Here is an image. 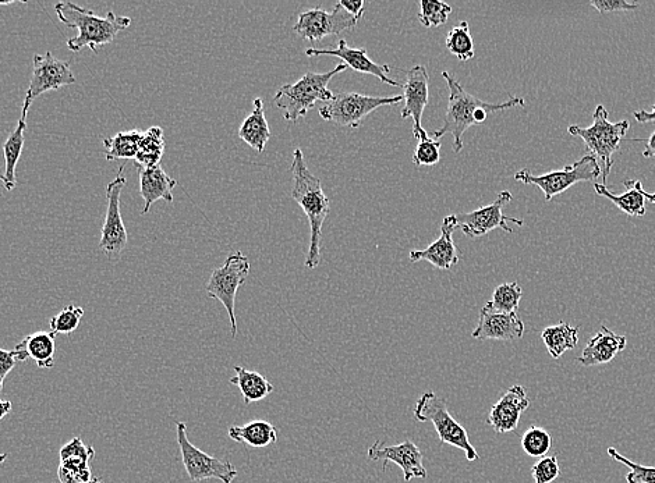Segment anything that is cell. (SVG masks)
I'll use <instances>...</instances> for the list:
<instances>
[{"mask_svg":"<svg viewBox=\"0 0 655 483\" xmlns=\"http://www.w3.org/2000/svg\"><path fill=\"white\" fill-rule=\"evenodd\" d=\"M442 77L449 88L448 109H446L444 126L435 130L433 136L434 140H439L446 134H451L455 154L462 152L463 136L466 131L472 126L483 124L490 113L504 112V110L516 108V106H522V108L524 106V99L519 97H512L504 104H488L483 99L469 94L455 76L448 71H442Z\"/></svg>","mask_w":655,"mask_h":483,"instance_id":"cell-1","label":"cell"},{"mask_svg":"<svg viewBox=\"0 0 655 483\" xmlns=\"http://www.w3.org/2000/svg\"><path fill=\"white\" fill-rule=\"evenodd\" d=\"M292 172V198L303 208L311 229L310 248L304 265L315 269L321 262L322 226L329 215V201L322 190L321 180L308 170L302 149H295Z\"/></svg>","mask_w":655,"mask_h":483,"instance_id":"cell-2","label":"cell"},{"mask_svg":"<svg viewBox=\"0 0 655 483\" xmlns=\"http://www.w3.org/2000/svg\"><path fill=\"white\" fill-rule=\"evenodd\" d=\"M55 13L60 23L79 31L76 37L67 41V48L72 52L90 48L92 52L98 53L99 48L111 44L120 31H125L131 24L130 17L116 16L112 10L101 17L72 2L56 3Z\"/></svg>","mask_w":655,"mask_h":483,"instance_id":"cell-3","label":"cell"},{"mask_svg":"<svg viewBox=\"0 0 655 483\" xmlns=\"http://www.w3.org/2000/svg\"><path fill=\"white\" fill-rule=\"evenodd\" d=\"M348 69L345 63L338 65L328 73L304 74L295 84L283 85L281 90L276 92L275 105L282 110L283 117L288 122L296 123L300 117H304L315 108L317 102H329L334 98V92L329 90L328 84L332 78L338 76Z\"/></svg>","mask_w":655,"mask_h":483,"instance_id":"cell-4","label":"cell"},{"mask_svg":"<svg viewBox=\"0 0 655 483\" xmlns=\"http://www.w3.org/2000/svg\"><path fill=\"white\" fill-rule=\"evenodd\" d=\"M629 127L628 120L611 123L608 119V110L605 106L598 105L594 110L593 124L590 127L583 129L579 126H570L568 129L570 136L582 138L589 155L597 159L604 186H607L608 176L614 165L612 156L621 151V142L628 133Z\"/></svg>","mask_w":655,"mask_h":483,"instance_id":"cell-5","label":"cell"},{"mask_svg":"<svg viewBox=\"0 0 655 483\" xmlns=\"http://www.w3.org/2000/svg\"><path fill=\"white\" fill-rule=\"evenodd\" d=\"M414 419L419 422H431L437 431L442 445H451L465 451L469 461L479 460V453L470 442L466 429L449 413L448 404L439 399L434 392L424 393L414 407Z\"/></svg>","mask_w":655,"mask_h":483,"instance_id":"cell-6","label":"cell"},{"mask_svg":"<svg viewBox=\"0 0 655 483\" xmlns=\"http://www.w3.org/2000/svg\"><path fill=\"white\" fill-rule=\"evenodd\" d=\"M403 102V95L396 97H368L357 92H341L318 109L325 122L342 127L357 129L364 119L382 106L398 105Z\"/></svg>","mask_w":655,"mask_h":483,"instance_id":"cell-7","label":"cell"},{"mask_svg":"<svg viewBox=\"0 0 655 483\" xmlns=\"http://www.w3.org/2000/svg\"><path fill=\"white\" fill-rule=\"evenodd\" d=\"M601 176L597 159L587 154L580 161L565 166L562 170H554L543 176H534L530 170L523 169L515 174V180L523 184H533L544 193L545 201H551L557 195L565 193L570 187L583 181H594Z\"/></svg>","mask_w":655,"mask_h":483,"instance_id":"cell-8","label":"cell"},{"mask_svg":"<svg viewBox=\"0 0 655 483\" xmlns=\"http://www.w3.org/2000/svg\"><path fill=\"white\" fill-rule=\"evenodd\" d=\"M249 275V258L243 252H235V254L226 258L225 264L221 268H217L212 272L207 289H205L208 297L221 301L225 310L228 311L233 339L237 336L236 294Z\"/></svg>","mask_w":655,"mask_h":483,"instance_id":"cell-9","label":"cell"},{"mask_svg":"<svg viewBox=\"0 0 655 483\" xmlns=\"http://www.w3.org/2000/svg\"><path fill=\"white\" fill-rule=\"evenodd\" d=\"M176 435L184 470L189 475L190 481H205V479H219L222 483L235 481L239 475L235 465L197 449L187 438V426L184 422H177Z\"/></svg>","mask_w":655,"mask_h":483,"instance_id":"cell-10","label":"cell"},{"mask_svg":"<svg viewBox=\"0 0 655 483\" xmlns=\"http://www.w3.org/2000/svg\"><path fill=\"white\" fill-rule=\"evenodd\" d=\"M125 168H120L115 179L106 186V215L104 226L101 230V241L99 250L104 252L109 259L120 257L127 245V230L123 223L122 212H120V198L123 188L126 187Z\"/></svg>","mask_w":655,"mask_h":483,"instance_id":"cell-11","label":"cell"},{"mask_svg":"<svg viewBox=\"0 0 655 483\" xmlns=\"http://www.w3.org/2000/svg\"><path fill=\"white\" fill-rule=\"evenodd\" d=\"M34 69L26 98H24L21 116H28V110L33 102L41 95L49 91H58L62 87L76 83L70 63L65 60L56 59L52 52L45 55H35L33 59Z\"/></svg>","mask_w":655,"mask_h":483,"instance_id":"cell-12","label":"cell"},{"mask_svg":"<svg viewBox=\"0 0 655 483\" xmlns=\"http://www.w3.org/2000/svg\"><path fill=\"white\" fill-rule=\"evenodd\" d=\"M512 198V194L509 191H502L498 195L497 200L492 202L491 205L476 209L473 212L455 215L456 225L470 239L483 237L495 229H502L505 233L512 234L513 230L509 227L508 223H515L516 226L520 227L524 225L522 219L509 218V216H505L504 212H502L504 211L505 205H508L512 201Z\"/></svg>","mask_w":655,"mask_h":483,"instance_id":"cell-13","label":"cell"},{"mask_svg":"<svg viewBox=\"0 0 655 483\" xmlns=\"http://www.w3.org/2000/svg\"><path fill=\"white\" fill-rule=\"evenodd\" d=\"M359 19L350 16L339 3H336L332 12L324 9L304 10L297 17V23L293 30L300 38L307 41H322L331 35L342 34L343 31L356 27Z\"/></svg>","mask_w":655,"mask_h":483,"instance_id":"cell-14","label":"cell"},{"mask_svg":"<svg viewBox=\"0 0 655 483\" xmlns=\"http://www.w3.org/2000/svg\"><path fill=\"white\" fill-rule=\"evenodd\" d=\"M406 81L403 84L402 90L405 91L403 94V106L402 119H407V117H412L413 119V136L416 140L424 141L428 138V133L421 126V119H423L424 109L428 105V83H430V77H428V71L424 66H414L412 69L405 71Z\"/></svg>","mask_w":655,"mask_h":483,"instance_id":"cell-15","label":"cell"},{"mask_svg":"<svg viewBox=\"0 0 655 483\" xmlns=\"http://www.w3.org/2000/svg\"><path fill=\"white\" fill-rule=\"evenodd\" d=\"M368 458L373 461H384V470H387L389 463H395L403 471V479L410 482L412 479H426L427 470L424 467V456L416 443L412 440H405L396 446H387L381 442H375L368 449Z\"/></svg>","mask_w":655,"mask_h":483,"instance_id":"cell-16","label":"cell"},{"mask_svg":"<svg viewBox=\"0 0 655 483\" xmlns=\"http://www.w3.org/2000/svg\"><path fill=\"white\" fill-rule=\"evenodd\" d=\"M322 55L335 56V58L342 59L343 63L354 71H359L361 74H370V76L377 77L381 83L392 85V87L403 88V84H400L399 81L388 77V74L392 71L391 66L377 65L368 58L367 49L350 48L345 39H339L336 49H306L308 58Z\"/></svg>","mask_w":655,"mask_h":483,"instance_id":"cell-17","label":"cell"},{"mask_svg":"<svg viewBox=\"0 0 655 483\" xmlns=\"http://www.w3.org/2000/svg\"><path fill=\"white\" fill-rule=\"evenodd\" d=\"M524 335V323L516 312L504 314L492 310L485 304L480 311L479 325L472 336L477 340H499V342H516Z\"/></svg>","mask_w":655,"mask_h":483,"instance_id":"cell-18","label":"cell"},{"mask_svg":"<svg viewBox=\"0 0 655 483\" xmlns=\"http://www.w3.org/2000/svg\"><path fill=\"white\" fill-rule=\"evenodd\" d=\"M458 229L455 215L446 216L441 226V236L433 244L428 245L426 250L410 251V261H427L435 268L448 271L460 261V252L453 243V232Z\"/></svg>","mask_w":655,"mask_h":483,"instance_id":"cell-19","label":"cell"},{"mask_svg":"<svg viewBox=\"0 0 655 483\" xmlns=\"http://www.w3.org/2000/svg\"><path fill=\"white\" fill-rule=\"evenodd\" d=\"M530 407V399L523 386L515 385L492 406L487 424L499 435L515 431L520 417Z\"/></svg>","mask_w":655,"mask_h":483,"instance_id":"cell-20","label":"cell"},{"mask_svg":"<svg viewBox=\"0 0 655 483\" xmlns=\"http://www.w3.org/2000/svg\"><path fill=\"white\" fill-rule=\"evenodd\" d=\"M95 457V450L86 446L83 440L74 438L60 450V467L58 471L62 483H86L91 481L90 463Z\"/></svg>","mask_w":655,"mask_h":483,"instance_id":"cell-21","label":"cell"},{"mask_svg":"<svg viewBox=\"0 0 655 483\" xmlns=\"http://www.w3.org/2000/svg\"><path fill=\"white\" fill-rule=\"evenodd\" d=\"M626 344H628V339L625 336L616 335L607 326H601L600 332L591 337L589 343L583 348L577 362L587 368L608 364L614 360L616 355L625 350Z\"/></svg>","mask_w":655,"mask_h":483,"instance_id":"cell-22","label":"cell"},{"mask_svg":"<svg viewBox=\"0 0 655 483\" xmlns=\"http://www.w3.org/2000/svg\"><path fill=\"white\" fill-rule=\"evenodd\" d=\"M138 176H140V194L145 204L143 215L150 212L152 205L157 201L162 200L172 204L173 188L177 186V181L172 179L161 165L154 168H140Z\"/></svg>","mask_w":655,"mask_h":483,"instance_id":"cell-23","label":"cell"},{"mask_svg":"<svg viewBox=\"0 0 655 483\" xmlns=\"http://www.w3.org/2000/svg\"><path fill=\"white\" fill-rule=\"evenodd\" d=\"M55 336L53 332L31 333L14 348L17 361L24 362L31 358L38 368H52L55 365Z\"/></svg>","mask_w":655,"mask_h":483,"instance_id":"cell-24","label":"cell"},{"mask_svg":"<svg viewBox=\"0 0 655 483\" xmlns=\"http://www.w3.org/2000/svg\"><path fill=\"white\" fill-rule=\"evenodd\" d=\"M623 186L626 187V193L622 195L612 194L604 184H594V190L601 197L608 198L612 204H615L626 215L642 218V216L646 215L647 201L644 198L642 183L639 180H626L623 181Z\"/></svg>","mask_w":655,"mask_h":483,"instance_id":"cell-25","label":"cell"},{"mask_svg":"<svg viewBox=\"0 0 655 483\" xmlns=\"http://www.w3.org/2000/svg\"><path fill=\"white\" fill-rule=\"evenodd\" d=\"M27 117L21 116L19 123L13 133L9 134L3 144V155H5V173L0 176L6 191H13L17 186L16 168L21 158V152L26 140Z\"/></svg>","mask_w":655,"mask_h":483,"instance_id":"cell-26","label":"cell"},{"mask_svg":"<svg viewBox=\"0 0 655 483\" xmlns=\"http://www.w3.org/2000/svg\"><path fill=\"white\" fill-rule=\"evenodd\" d=\"M239 137L260 154L264 152L265 145L271 138V130H269L264 102L261 98L254 99L253 113L240 126Z\"/></svg>","mask_w":655,"mask_h":483,"instance_id":"cell-27","label":"cell"},{"mask_svg":"<svg viewBox=\"0 0 655 483\" xmlns=\"http://www.w3.org/2000/svg\"><path fill=\"white\" fill-rule=\"evenodd\" d=\"M228 435L235 442L246 443L253 449H265V447L275 445L278 440V431L267 421H253L243 426H230Z\"/></svg>","mask_w":655,"mask_h":483,"instance_id":"cell-28","label":"cell"},{"mask_svg":"<svg viewBox=\"0 0 655 483\" xmlns=\"http://www.w3.org/2000/svg\"><path fill=\"white\" fill-rule=\"evenodd\" d=\"M236 375L230 378L232 385L239 387L244 403L251 404L267 399L274 392V385L264 375L249 371L244 367H235Z\"/></svg>","mask_w":655,"mask_h":483,"instance_id":"cell-29","label":"cell"},{"mask_svg":"<svg viewBox=\"0 0 655 483\" xmlns=\"http://www.w3.org/2000/svg\"><path fill=\"white\" fill-rule=\"evenodd\" d=\"M541 339L551 357L559 360L566 351L573 350L579 343V328H572L569 323L559 322L558 325L544 329Z\"/></svg>","mask_w":655,"mask_h":483,"instance_id":"cell-30","label":"cell"},{"mask_svg":"<svg viewBox=\"0 0 655 483\" xmlns=\"http://www.w3.org/2000/svg\"><path fill=\"white\" fill-rule=\"evenodd\" d=\"M143 133L138 130L122 131L116 136L104 138L106 161H120V159H136Z\"/></svg>","mask_w":655,"mask_h":483,"instance_id":"cell-31","label":"cell"},{"mask_svg":"<svg viewBox=\"0 0 655 483\" xmlns=\"http://www.w3.org/2000/svg\"><path fill=\"white\" fill-rule=\"evenodd\" d=\"M165 151L164 130L154 126L143 133L136 161L141 168H154L161 163Z\"/></svg>","mask_w":655,"mask_h":483,"instance_id":"cell-32","label":"cell"},{"mask_svg":"<svg viewBox=\"0 0 655 483\" xmlns=\"http://www.w3.org/2000/svg\"><path fill=\"white\" fill-rule=\"evenodd\" d=\"M446 48L460 62H467L474 58V41L467 21H460L458 26L449 31L448 37H446Z\"/></svg>","mask_w":655,"mask_h":483,"instance_id":"cell-33","label":"cell"},{"mask_svg":"<svg viewBox=\"0 0 655 483\" xmlns=\"http://www.w3.org/2000/svg\"><path fill=\"white\" fill-rule=\"evenodd\" d=\"M522 297L523 290L518 283H504L494 290L491 301H488L487 304L490 305L494 311L511 314V312H518Z\"/></svg>","mask_w":655,"mask_h":483,"instance_id":"cell-34","label":"cell"},{"mask_svg":"<svg viewBox=\"0 0 655 483\" xmlns=\"http://www.w3.org/2000/svg\"><path fill=\"white\" fill-rule=\"evenodd\" d=\"M552 438L548 431L540 426H531L523 433L522 449L527 456L543 458L551 450Z\"/></svg>","mask_w":655,"mask_h":483,"instance_id":"cell-35","label":"cell"},{"mask_svg":"<svg viewBox=\"0 0 655 483\" xmlns=\"http://www.w3.org/2000/svg\"><path fill=\"white\" fill-rule=\"evenodd\" d=\"M420 23L427 28L444 26L452 13V7L445 2L437 0H421Z\"/></svg>","mask_w":655,"mask_h":483,"instance_id":"cell-36","label":"cell"},{"mask_svg":"<svg viewBox=\"0 0 655 483\" xmlns=\"http://www.w3.org/2000/svg\"><path fill=\"white\" fill-rule=\"evenodd\" d=\"M83 315V308L76 307V305H67L66 308L53 316L51 322H49L51 332L55 333V335H72L74 330L79 328Z\"/></svg>","mask_w":655,"mask_h":483,"instance_id":"cell-37","label":"cell"},{"mask_svg":"<svg viewBox=\"0 0 655 483\" xmlns=\"http://www.w3.org/2000/svg\"><path fill=\"white\" fill-rule=\"evenodd\" d=\"M608 454L615 461L625 465L629 468L628 475H626V482L628 483H655V468L646 467V465L636 464L633 461L628 460V458L623 457L621 453H618L614 447L608 449Z\"/></svg>","mask_w":655,"mask_h":483,"instance_id":"cell-38","label":"cell"},{"mask_svg":"<svg viewBox=\"0 0 655 483\" xmlns=\"http://www.w3.org/2000/svg\"><path fill=\"white\" fill-rule=\"evenodd\" d=\"M441 161V142L428 137L427 140L420 141L414 149L413 163L420 166H434Z\"/></svg>","mask_w":655,"mask_h":483,"instance_id":"cell-39","label":"cell"},{"mask_svg":"<svg viewBox=\"0 0 655 483\" xmlns=\"http://www.w3.org/2000/svg\"><path fill=\"white\" fill-rule=\"evenodd\" d=\"M559 474H561V468H559L558 458L555 456L540 458L531 468L534 483L554 482L555 479H558Z\"/></svg>","mask_w":655,"mask_h":483,"instance_id":"cell-40","label":"cell"},{"mask_svg":"<svg viewBox=\"0 0 655 483\" xmlns=\"http://www.w3.org/2000/svg\"><path fill=\"white\" fill-rule=\"evenodd\" d=\"M590 5L601 14L635 10L639 7L637 3H628L626 0H590Z\"/></svg>","mask_w":655,"mask_h":483,"instance_id":"cell-41","label":"cell"},{"mask_svg":"<svg viewBox=\"0 0 655 483\" xmlns=\"http://www.w3.org/2000/svg\"><path fill=\"white\" fill-rule=\"evenodd\" d=\"M16 351H7L0 348V392L3 390V383H5L6 376L13 371L17 364Z\"/></svg>","mask_w":655,"mask_h":483,"instance_id":"cell-42","label":"cell"},{"mask_svg":"<svg viewBox=\"0 0 655 483\" xmlns=\"http://www.w3.org/2000/svg\"><path fill=\"white\" fill-rule=\"evenodd\" d=\"M339 5L343 7L350 14V16L356 17V19L361 20L364 14V2L363 0H341L338 2Z\"/></svg>","mask_w":655,"mask_h":483,"instance_id":"cell-43","label":"cell"},{"mask_svg":"<svg viewBox=\"0 0 655 483\" xmlns=\"http://www.w3.org/2000/svg\"><path fill=\"white\" fill-rule=\"evenodd\" d=\"M633 116H635L636 122L640 124L655 122V105L651 108V112H647V110L644 109L635 110Z\"/></svg>","mask_w":655,"mask_h":483,"instance_id":"cell-44","label":"cell"},{"mask_svg":"<svg viewBox=\"0 0 655 483\" xmlns=\"http://www.w3.org/2000/svg\"><path fill=\"white\" fill-rule=\"evenodd\" d=\"M644 158H655V131L646 141V149L643 151Z\"/></svg>","mask_w":655,"mask_h":483,"instance_id":"cell-45","label":"cell"},{"mask_svg":"<svg viewBox=\"0 0 655 483\" xmlns=\"http://www.w3.org/2000/svg\"><path fill=\"white\" fill-rule=\"evenodd\" d=\"M12 403L7 400H2L0 399V421H2L3 418L6 417V415H9L12 413Z\"/></svg>","mask_w":655,"mask_h":483,"instance_id":"cell-46","label":"cell"},{"mask_svg":"<svg viewBox=\"0 0 655 483\" xmlns=\"http://www.w3.org/2000/svg\"><path fill=\"white\" fill-rule=\"evenodd\" d=\"M644 198H646L647 201H650L651 204L655 205V193H646V191L643 190Z\"/></svg>","mask_w":655,"mask_h":483,"instance_id":"cell-47","label":"cell"},{"mask_svg":"<svg viewBox=\"0 0 655 483\" xmlns=\"http://www.w3.org/2000/svg\"><path fill=\"white\" fill-rule=\"evenodd\" d=\"M14 3H26V0H20V2H17V0H7V2H0V6H10L14 5Z\"/></svg>","mask_w":655,"mask_h":483,"instance_id":"cell-48","label":"cell"},{"mask_svg":"<svg viewBox=\"0 0 655 483\" xmlns=\"http://www.w3.org/2000/svg\"><path fill=\"white\" fill-rule=\"evenodd\" d=\"M86 483H105V482L102 481L101 478H92L91 481H88Z\"/></svg>","mask_w":655,"mask_h":483,"instance_id":"cell-49","label":"cell"},{"mask_svg":"<svg viewBox=\"0 0 655 483\" xmlns=\"http://www.w3.org/2000/svg\"><path fill=\"white\" fill-rule=\"evenodd\" d=\"M6 458H7V454H0V464H2L3 461L6 460Z\"/></svg>","mask_w":655,"mask_h":483,"instance_id":"cell-50","label":"cell"}]
</instances>
